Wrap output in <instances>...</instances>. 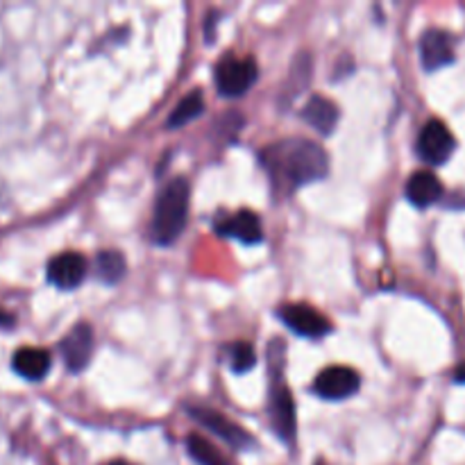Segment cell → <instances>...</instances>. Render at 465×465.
Returning a JSON list of instances; mask_svg holds the SVG:
<instances>
[{"label":"cell","mask_w":465,"mask_h":465,"mask_svg":"<svg viewBox=\"0 0 465 465\" xmlns=\"http://www.w3.org/2000/svg\"><path fill=\"white\" fill-rule=\"evenodd\" d=\"M12 363H14V371H16L23 380L39 381L48 375L50 354L39 348H23L14 354Z\"/></svg>","instance_id":"15"},{"label":"cell","mask_w":465,"mask_h":465,"mask_svg":"<svg viewBox=\"0 0 465 465\" xmlns=\"http://www.w3.org/2000/svg\"><path fill=\"white\" fill-rule=\"evenodd\" d=\"M12 322H14L12 316H7V313H5V312H0V325L9 327V325H12Z\"/></svg>","instance_id":"20"},{"label":"cell","mask_w":465,"mask_h":465,"mask_svg":"<svg viewBox=\"0 0 465 465\" xmlns=\"http://www.w3.org/2000/svg\"><path fill=\"white\" fill-rule=\"evenodd\" d=\"M268 413H271V425L275 430V434L280 436L284 443H291L295 439V402L293 395H291L289 386L282 380H277L272 384L271 391V404H268Z\"/></svg>","instance_id":"6"},{"label":"cell","mask_w":465,"mask_h":465,"mask_svg":"<svg viewBox=\"0 0 465 465\" xmlns=\"http://www.w3.org/2000/svg\"><path fill=\"white\" fill-rule=\"evenodd\" d=\"M59 352H62L64 363L71 372H82L91 361L94 354V330L86 322L73 327L59 343Z\"/></svg>","instance_id":"8"},{"label":"cell","mask_w":465,"mask_h":465,"mask_svg":"<svg viewBox=\"0 0 465 465\" xmlns=\"http://www.w3.org/2000/svg\"><path fill=\"white\" fill-rule=\"evenodd\" d=\"M203 109H204L203 91L193 89L186 98L180 100V104H177L175 109H173V114L168 116V127L175 130V127L186 125V123H191L193 118H198L200 114H203Z\"/></svg>","instance_id":"16"},{"label":"cell","mask_w":465,"mask_h":465,"mask_svg":"<svg viewBox=\"0 0 465 465\" xmlns=\"http://www.w3.org/2000/svg\"><path fill=\"white\" fill-rule=\"evenodd\" d=\"M218 234L230 236V239H239L241 243H259L263 239V227L262 221L254 212H248V209H241V212L232 213L227 221L218 223L216 225Z\"/></svg>","instance_id":"12"},{"label":"cell","mask_w":465,"mask_h":465,"mask_svg":"<svg viewBox=\"0 0 465 465\" xmlns=\"http://www.w3.org/2000/svg\"><path fill=\"white\" fill-rule=\"evenodd\" d=\"M107 465H132L130 461H112V463H107Z\"/></svg>","instance_id":"21"},{"label":"cell","mask_w":465,"mask_h":465,"mask_svg":"<svg viewBox=\"0 0 465 465\" xmlns=\"http://www.w3.org/2000/svg\"><path fill=\"white\" fill-rule=\"evenodd\" d=\"M125 257L118 250H103L95 259V272L107 284H116L125 275Z\"/></svg>","instance_id":"17"},{"label":"cell","mask_w":465,"mask_h":465,"mask_svg":"<svg viewBox=\"0 0 465 465\" xmlns=\"http://www.w3.org/2000/svg\"><path fill=\"white\" fill-rule=\"evenodd\" d=\"M191 189L184 177L168 182L157 195L153 213V239L159 245H171L180 239L189 218Z\"/></svg>","instance_id":"2"},{"label":"cell","mask_w":465,"mask_h":465,"mask_svg":"<svg viewBox=\"0 0 465 465\" xmlns=\"http://www.w3.org/2000/svg\"><path fill=\"white\" fill-rule=\"evenodd\" d=\"M407 198L416 207L425 209L443 198V184L439 177L430 171H418L407 182Z\"/></svg>","instance_id":"14"},{"label":"cell","mask_w":465,"mask_h":465,"mask_svg":"<svg viewBox=\"0 0 465 465\" xmlns=\"http://www.w3.org/2000/svg\"><path fill=\"white\" fill-rule=\"evenodd\" d=\"M454 36L450 32L439 30H427L420 39V59L422 66L430 73L439 71V68L450 66L454 62Z\"/></svg>","instance_id":"10"},{"label":"cell","mask_w":465,"mask_h":465,"mask_svg":"<svg viewBox=\"0 0 465 465\" xmlns=\"http://www.w3.org/2000/svg\"><path fill=\"white\" fill-rule=\"evenodd\" d=\"M454 148H457L454 134L439 118L427 121V125L418 134V154L422 162L431 163V166H443L452 157Z\"/></svg>","instance_id":"4"},{"label":"cell","mask_w":465,"mask_h":465,"mask_svg":"<svg viewBox=\"0 0 465 465\" xmlns=\"http://www.w3.org/2000/svg\"><path fill=\"white\" fill-rule=\"evenodd\" d=\"M86 271V259L77 252H64L57 254L54 259L48 262V280L50 284H54L62 291L77 289V286L84 282Z\"/></svg>","instance_id":"11"},{"label":"cell","mask_w":465,"mask_h":465,"mask_svg":"<svg viewBox=\"0 0 465 465\" xmlns=\"http://www.w3.org/2000/svg\"><path fill=\"white\" fill-rule=\"evenodd\" d=\"M262 163L277 193H293L300 186L322 180L330 171L325 150L316 141L302 136H291L268 145L262 153Z\"/></svg>","instance_id":"1"},{"label":"cell","mask_w":465,"mask_h":465,"mask_svg":"<svg viewBox=\"0 0 465 465\" xmlns=\"http://www.w3.org/2000/svg\"><path fill=\"white\" fill-rule=\"evenodd\" d=\"M186 450H189L191 459L198 461L200 465H230V461L218 452L216 445L209 443L204 436L191 434L189 439H186Z\"/></svg>","instance_id":"18"},{"label":"cell","mask_w":465,"mask_h":465,"mask_svg":"<svg viewBox=\"0 0 465 465\" xmlns=\"http://www.w3.org/2000/svg\"><path fill=\"white\" fill-rule=\"evenodd\" d=\"M280 318L291 331L304 339H322L331 331V322L312 304H284L280 307Z\"/></svg>","instance_id":"5"},{"label":"cell","mask_w":465,"mask_h":465,"mask_svg":"<svg viewBox=\"0 0 465 465\" xmlns=\"http://www.w3.org/2000/svg\"><path fill=\"white\" fill-rule=\"evenodd\" d=\"M227 361H230V368L239 375L252 371L254 363H257V354H254V348L245 341H236V343L227 345Z\"/></svg>","instance_id":"19"},{"label":"cell","mask_w":465,"mask_h":465,"mask_svg":"<svg viewBox=\"0 0 465 465\" xmlns=\"http://www.w3.org/2000/svg\"><path fill=\"white\" fill-rule=\"evenodd\" d=\"M302 118L313 127V130L321 132V134H331L334 127L339 125L341 112L339 107H336V103H331L325 95H312V98L307 100V104H304Z\"/></svg>","instance_id":"13"},{"label":"cell","mask_w":465,"mask_h":465,"mask_svg":"<svg viewBox=\"0 0 465 465\" xmlns=\"http://www.w3.org/2000/svg\"><path fill=\"white\" fill-rule=\"evenodd\" d=\"M189 413L193 416V420H198L200 425L207 427L209 431L221 436L223 440H227V443L234 445V448H250V445H252V436H250L241 425L227 420L221 411H213V409L207 407H189Z\"/></svg>","instance_id":"9"},{"label":"cell","mask_w":465,"mask_h":465,"mask_svg":"<svg viewBox=\"0 0 465 465\" xmlns=\"http://www.w3.org/2000/svg\"><path fill=\"white\" fill-rule=\"evenodd\" d=\"M359 386H361V377L357 375V371L345 366H331L325 368V371L316 377L313 391H316V395H321L322 400L339 402V400L352 398L359 391Z\"/></svg>","instance_id":"7"},{"label":"cell","mask_w":465,"mask_h":465,"mask_svg":"<svg viewBox=\"0 0 465 465\" xmlns=\"http://www.w3.org/2000/svg\"><path fill=\"white\" fill-rule=\"evenodd\" d=\"M213 80H216L218 91L227 98L243 95L257 80V62L252 57H236V54L227 53L218 62Z\"/></svg>","instance_id":"3"}]
</instances>
